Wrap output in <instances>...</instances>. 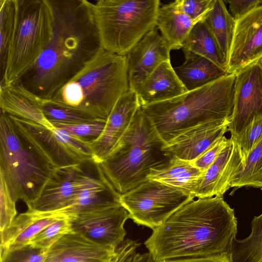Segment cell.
Returning <instances> with one entry per match:
<instances>
[{
	"instance_id": "obj_27",
	"label": "cell",
	"mask_w": 262,
	"mask_h": 262,
	"mask_svg": "<svg viewBox=\"0 0 262 262\" xmlns=\"http://www.w3.org/2000/svg\"><path fill=\"white\" fill-rule=\"evenodd\" d=\"M182 49L184 52H191L208 59L227 72V61L205 20L195 24Z\"/></svg>"
},
{
	"instance_id": "obj_11",
	"label": "cell",
	"mask_w": 262,
	"mask_h": 262,
	"mask_svg": "<svg viewBox=\"0 0 262 262\" xmlns=\"http://www.w3.org/2000/svg\"><path fill=\"white\" fill-rule=\"evenodd\" d=\"M15 117L36 139L57 167L80 164L93 160L89 143L68 131L54 126L49 128Z\"/></svg>"
},
{
	"instance_id": "obj_36",
	"label": "cell",
	"mask_w": 262,
	"mask_h": 262,
	"mask_svg": "<svg viewBox=\"0 0 262 262\" xmlns=\"http://www.w3.org/2000/svg\"><path fill=\"white\" fill-rule=\"evenodd\" d=\"M16 203L5 179L0 175V231L8 228L16 217Z\"/></svg>"
},
{
	"instance_id": "obj_46",
	"label": "cell",
	"mask_w": 262,
	"mask_h": 262,
	"mask_svg": "<svg viewBox=\"0 0 262 262\" xmlns=\"http://www.w3.org/2000/svg\"><path fill=\"white\" fill-rule=\"evenodd\" d=\"M261 190H262V187L261 188Z\"/></svg>"
},
{
	"instance_id": "obj_39",
	"label": "cell",
	"mask_w": 262,
	"mask_h": 262,
	"mask_svg": "<svg viewBox=\"0 0 262 262\" xmlns=\"http://www.w3.org/2000/svg\"><path fill=\"white\" fill-rule=\"evenodd\" d=\"M230 140V138H227L225 136L222 137L192 162L204 172L214 162Z\"/></svg>"
},
{
	"instance_id": "obj_40",
	"label": "cell",
	"mask_w": 262,
	"mask_h": 262,
	"mask_svg": "<svg viewBox=\"0 0 262 262\" xmlns=\"http://www.w3.org/2000/svg\"><path fill=\"white\" fill-rule=\"evenodd\" d=\"M224 2L235 21L262 6V0H228Z\"/></svg>"
},
{
	"instance_id": "obj_9",
	"label": "cell",
	"mask_w": 262,
	"mask_h": 262,
	"mask_svg": "<svg viewBox=\"0 0 262 262\" xmlns=\"http://www.w3.org/2000/svg\"><path fill=\"white\" fill-rule=\"evenodd\" d=\"M193 199L163 183L147 179L120 195V202L135 223L153 230Z\"/></svg>"
},
{
	"instance_id": "obj_18",
	"label": "cell",
	"mask_w": 262,
	"mask_h": 262,
	"mask_svg": "<svg viewBox=\"0 0 262 262\" xmlns=\"http://www.w3.org/2000/svg\"><path fill=\"white\" fill-rule=\"evenodd\" d=\"M88 162L83 184L72 203L60 212L75 216L87 211L121 205L120 194L105 178L98 164L93 172L88 167Z\"/></svg>"
},
{
	"instance_id": "obj_25",
	"label": "cell",
	"mask_w": 262,
	"mask_h": 262,
	"mask_svg": "<svg viewBox=\"0 0 262 262\" xmlns=\"http://www.w3.org/2000/svg\"><path fill=\"white\" fill-rule=\"evenodd\" d=\"M197 22L183 13L175 1L159 8L156 28L171 50L182 49L183 44Z\"/></svg>"
},
{
	"instance_id": "obj_21",
	"label": "cell",
	"mask_w": 262,
	"mask_h": 262,
	"mask_svg": "<svg viewBox=\"0 0 262 262\" xmlns=\"http://www.w3.org/2000/svg\"><path fill=\"white\" fill-rule=\"evenodd\" d=\"M70 216L59 211L42 212L28 209L17 215L11 225L1 232V248H20L54 221Z\"/></svg>"
},
{
	"instance_id": "obj_43",
	"label": "cell",
	"mask_w": 262,
	"mask_h": 262,
	"mask_svg": "<svg viewBox=\"0 0 262 262\" xmlns=\"http://www.w3.org/2000/svg\"><path fill=\"white\" fill-rule=\"evenodd\" d=\"M151 256L149 252L135 253L126 262H150Z\"/></svg>"
},
{
	"instance_id": "obj_3",
	"label": "cell",
	"mask_w": 262,
	"mask_h": 262,
	"mask_svg": "<svg viewBox=\"0 0 262 262\" xmlns=\"http://www.w3.org/2000/svg\"><path fill=\"white\" fill-rule=\"evenodd\" d=\"M235 73L172 99L141 106L165 145L196 126L230 120Z\"/></svg>"
},
{
	"instance_id": "obj_5",
	"label": "cell",
	"mask_w": 262,
	"mask_h": 262,
	"mask_svg": "<svg viewBox=\"0 0 262 262\" xmlns=\"http://www.w3.org/2000/svg\"><path fill=\"white\" fill-rule=\"evenodd\" d=\"M57 167L30 132L1 111L0 175L14 200L27 206L34 202Z\"/></svg>"
},
{
	"instance_id": "obj_30",
	"label": "cell",
	"mask_w": 262,
	"mask_h": 262,
	"mask_svg": "<svg viewBox=\"0 0 262 262\" xmlns=\"http://www.w3.org/2000/svg\"><path fill=\"white\" fill-rule=\"evenodd\" d=\"M16 19L15 0H0V70L1 82L6 68L13 39Z\"/></svg>"
},
{
	"instance_id": "obj_33",
	"label": "cell",
	"mask_w": 262,
	"mask_h": 262,
	"mask_svg": "<svg viewBox=\"0 0 262 262\" xmlns=\"http://www.w3.org/2000/svg\"><path fill=\"white\" fill-rule=\"evenodd\" d=\"M41 108L44 115L51 123L76 124L97 119L80 112L56 105L48 101L42 102Z\"/></svg>"
},
{
	"instance_id": "obj_37",
	"label": "cell",
	"mask_w": 262,
	"mask_h": 262,
	"mask_svg": "<svg viewBox=\"0 0 262 262\" xmlns=\"http://www.w3.org/2000/svg\"><path fill=\"white\" fill-rule=\"evenodd\" d=\"M175 2L181 11L198 23L205 20L214 0H177Z\"/></svg>"
},
{
	"instance_id": "obj_12",
	"label": "cell",
	"mask_w": 262,
	"mask_h": 262,
	"mask_svg": "<svg viewBox=\"0 0 262 262\" xmlns=\"http://www.w3.org/2000/svg\"><path fill=\"white\" fill-rule=\"evenodd\" d=\"M129 218L121 205L78 214L72 219V226L73 231L116 249L124 241L126 232L124 226Z\"/></svg>"
},
{
	"instance_id": "obj_28",
	"label": "cell",
	"mask_w": 262,
	"mask_h": 262,
	"mask_svg": "<svg viewBox=\"0 0 262 262\" xmlns=\"http://www.w3.org/2000/svg\"><path fill=\"white\" fill-rule=\"evenodd\" d=\"M205 21L227 63L235 20L230 13L224 1L214 0L213 7L208 14Z\"/></svg>"
},
{
	"instance_id": "obj_6",
	"label": "cell",
	"mask_w": 262,
	"mask_h": 262,
	"mask_svg": "<svg viewBox=\"0 0 262 262\" xmlns=\"http://www.w3.org/2000/svg\"><path fill=\"white\" fill-rule=\"evenodd\" d=\"M165 146L140 107L116 147L98 165L121 195L146 181L152 169L169 162L172 156Z\"/></svg>"
},
{
	"instance_id": "obj_24",
	"label": "cell",
	"mask_w": 262,
	"mask_h": 262,
	"mask_svg": "<svg viewBox=\"0 0 262 262\" xmlns=\"http://www.w3.org/2000/svg\"><path fill=\"white\" fill-rule=\"evenodd\" d=\"M203 172L192 162L172 157L163 167L153 169L147 177L195 198Z\"/></svg>"
},
{
	"instance_id": "obj_34",
	"label": "cell",
	"mask_w": 262,
	"mask_h": 262,
	"mask_svg": "<svg viewBox=\"0 0 262 262\" xmlns=\"http://www.w3.org/2000/svg\"><path fill=\"white\" fill-rule=\"evenodd\" d=\"M106 120L97 119L90 122L76 124H51L55 127L68 131L78 139L89 144L101 135L104 128Z\"/></svg>"
},
{
	"instance_id": "obj_26",
	"label": "cell",
	"mask_w": 262,
	"mask_h": 262,
	"mask_svg": "<svg viewBox=\"0 0 262 262\" xmlns=\"http://www.w3.org/2000/svg\"><path fill=\"white\" fill-rule=\"evenodd\" d=\"M184 53V62L174 70L187 91L201 88L228 74L205 57L191 52Z\"/></svg>"
},
{
	"instance_id": "obj_32",
	"label": "cell",
	"mask_w": 262,
	"mask_h": 262,
	"mask_svg": "<svg viewBox=\"0 0 262 262\" xmlns=\"http://www.w3.org/2000/svg\"><path fill=\"white\" fill-rule=\"evenodd\" d=\"M74 216L60 219L52 223L35 235L29 244L48 250L63 235L73 231L72 220Z\"/></svg>"
},
{
	"instance_id": "obj_44",
	"label": "cell",
	"mask_w": 262,
	"mask_h": 262,
	"mask_svg": "<svg viewBox=\"0 0 262 262\" xmlns=\"http://www.w3.org/2000/svg\"><path fill=\"white\" fill-rule=\"evenodd\" d=\"M150 262H165V260L163 261H153L152 260Z\"/></svg>"
},
{
	"instance_id": "obj_7",
	"label": "cell",
	"mask_w": 262,
	"mask_h": 262,
	"mask_svg": "<svg viewBox=\"0 0 262 262\" xmlns=\"http://www.w3.org/2000/svg\"><path fill=\"white\" fill-rule=\"evenodd\" d=\"M159 0H99L93 3L101 47L120 55L156 28Z\"/></svg>"
},
{
	"instance_id": "obj_1",
	"label": "cell",
	"mask_w": 262,
	"mask_h": 262,
	"mask_svg": "<svg viewBox=\"0 0 262 262\" xmlns=\"http://www.w3.org/2000/svg\"><path fill=\"white\" fill-rule=\"evenodd\" d=\"M50 2L53 13L52 38L36 61L17 80L45 101L50 100L102 48L92 2Z\"/></svg>"
},
{
	"instance_id": "obj_13",
	"label": "cell",
	"mask_w": 262,
	"mask_h": 262,
	"mask_svg": "<svg viewBox=\"0 0 262 262\" xmlns=\"http://www.w3.org/2000/svg\"><path fill=\"white\" fill-rule=\"evenodd\" d=\"M86 174L85 162L57 167L45 184L38 197L28 209L42 212L61 211L73 202Z\"/></svg>"
},
{
	"instance_id": "obj_38",
	"label": "cell",
	"mask_w": 262,
	"mask_h": 262,
	"mask_svg": "<svg viewBox=\"0 0 262 262\" xmlns=\"http://www.w3.org/2000/svg\"><path fill=\"white\" fill-rule=\"evenodd\" d=\"M261 138L262 117L253 121L237 140L244 164L250 152Z\"/></svg>"
},
{
	"instance_id": "obj_41",
	"label": "cell",
	"mask_w": 262,
	"mask_h": 262,
	"mask_svg": "<svg viewBox=\"0 0 262 262\" xmlns=\"http://www.w3.org/2000/svg\"><path fill=\"white\" fill-rule=\"evenodd\" d=\"M139 244L133 240L126 239L116 249L115 255L107 262H126L136 253Z\"/></svg>"
},
{
	"instance_id": "obj_17",
	"label": "cell",
	"mask_w": 262,
	"mask_h": 262,
	"mask_svg": "<svg viewBox=\"0 0 262 262\" xmlns=\"http://www.w3.org/2000/svg\"><path fill=\"white\" fill-rule=\"evenodd\" d=\"M214 162L203 172L195 198L223 196L230 183L243 168L244 162L239 144L234 137Z\"/></svg>"
},
{
	"instance_id": "obj_10",
	"label": "cell",
	"mask_w": 262,
	"mask_h": 262,
	"mask_svg": "<svg viewBox=\"0 0 262 262\" xmlns=\"http://www.w3.org/2000/svg\"><path fill=\"white\" fill-rule=\"evenodd\" d=\"M262 117V64H251L235 73L234 103L228 131L237 140Z\"/></svg>"
},
{
	"instance_id": "obj_23",
	"label": "cell",
	"mask_w": 262,
	"mask_h": 262,
	"mask_svg": "<svg viewBox=\"0 0 262 262\" xmlns=\"http://www.w3.org/2000/svg\"><path fill=\"white\" fill-rule=\"evenodd\" d=\"M135 91L141 106L168 100L187 92L170 61L162 63Z\"/></svg>"
},
{
	"instance_id": "obj_14",
	"label": "cell",
	"mask_w": 262,
	"mask_h": 262,
	"mask_svg": "<svg viewBox=\"0 0 262 262\" xmlns=\"http://www.w3.org/2000/svg\"><path fill=\"white\" fill-rule=\"evenodd\" d=\"M262 59V6L235 21L227 74L235 73Z\"/></svg>"
},
{
	"instance_id": "obj_35",
	"label": "cell",
	"mask_w": 262,
	"mask_h": 262,
	"mask_svg": "<svg viewBox=\"0 0 262 262\" xmlns=\"http://www.w3.org/2000/svg\"><path fill=\"white\" fill-rule=\"evenodd\" d=\"M47 251L30 244L10 250L1 248L0 262H45Z\"/></svg>"
},
{
	"instance_id": "obj_22",
	"label": "cell",
	"mask_w": 262,
	"mask_h": 262,
	"mask_svg": "<svg viewBox=\"0 0 262 262\" xmlns=\"http://www.w3.org/2000/svg\"><path fill=\"white\" fill-rule=\"evenodd\" d=\"M45 100L28 91L18 81L0 84L1 111L49 128L54 126L47 119L41 108Z\"/></svg>"
},
{
	"instance_id": "obj_16",
	"label": "cell",
	"mask_w": 262,
	"mask_h": 262,
	"mask_svg": "<svg viewBox=\"0 0 262 262\" xmlns=\"http://www.w3.org/2000/svg\"><path fill=\"white\" fill-rule=\"evenodd\" d=\"M170 51L157 28L146 34L126 54L129 89L135 90L162 63L170 61Z\"/></svg>"
},
{
	"instance_id": "obj_15",
	"label": "cell",
	"mask_w": 262,
	"mask_h": 262,
	"mask_svg": "<svg viewBox=\"0 0 262 262\" xmlns=\"http://www.w3.org/2000/svg\"><path fill=\"white\" fill-rule=\"evenodd\" d=\"M140 107L135 90L129 89L119 98L106 119L101 135L89 143L96 163L104 161L115 149Z\"/></svg>"
},
{
	"instance_id": "obj_42",
	"label": "cell",
	"mask_w": 262,
	"mask_h": 262,
	"mask_svg": "<svg viewBox=\"0 0 262 262\" xmlns=\"http://www.w3.org/2000/svg\"><path fill=\"white\" fill-rule=\"evenodd\" d=\"M165 262H231L228 253H222L209 256L176 258L165 260Z\"/></svg>"
},
{
	"instance_id": "obj_8",
	"label": "cell",
	"mask_w": 262,
	"mask_h": 262,
	"mask_svg": "<svg viewBox=\"0 0 262 262\" xmlns=\"http://www.w3.org/2000/svg\"><path fill=\"white\" fill-rule=\"evenodd\" d=\"M15 2L14 35L0 84L17 80L38 58L53 35V13L50 0Z\"/></svg>"
},
{
	"instance_id": "obj_19",
	"label": "cell",
	"mask_w": 262,
	"mask_h": 262,
	"mask_svg": "<svg viewBox=\"0 0 262 262\" xmlns=\"http://www.w3.org/2000/svg\"><path fill=\"white\" fill-rule=\"evenodd\" d=\"M116 249L73 231L48 250L45 262H107L115 255Z\"/></svg>"
},
{
	"instance_id": "obj_31",
	"label": "cell",
	"mask_w": 262,
	"mask_h": 262,
	"mask_svg": "<svg viewBox=\"0 0 262 262\" xmlns=\"http://www.w3.org/2000/svg\"><path fill=\"white\" fill-rule=\"evenodd\" d=\"M262 187V138L254 146L243 168L232 179L230 187Z\"/></svg>"
},
{
	"instance_id": "obj_2",
	"label": "cell",
	"mask_w": 262,
	"mask_h": 262,
	"mask_svg": "<svg viewBox=\"0 0 262 262\" xmlns=\"http://www.w3.org/2000/svg\"><path fill=\"white\" fill-rule=\"evenodd\" d=\"M237 226L223 196L193 199L153 230L144 245L153 261L230 254Z\"/></svg>"
},
{
	"instance_id": "obj_4",
	"label": "cell",
	"mask_w": 262,
	"mask_h": 262,
	"mask_svg": "<svg viewBox=\"0 0 262 262\" xmlns=\"http://www.w3.org/2000/svg\"><path fill=\"white\" fill-rule=\"evenodd\" d=\"M129 89L126 55L101 48L48 101L106 120L118 100Z\"/></svg>"
},
{
	"instance_id": "obj_20",
	"label": "cell",
	"mask_w": 262,
	"mask_h": 262,
	"mask_svg": "<svg viewBox=\"0 0 262 262\" xmlns=\"http://www.w3.org/2000/svg\"><path fill=\"white\" fill-rule=\"evenodd\" d=\"M230 120L214 121L194 127L165 145L172 157L193 162L228 131Z\"/></svg>"
},
{
	"instance_id": "obj_29",
	"label": "cell",
	"mask_w": 262,
	"mask_h": 262,
	"mask_svg": "<svg viewBox=\"0 0 262 262\" xmlns=\"http://www.w3.org/2000/svg\"><path fill=\"white\" fill-rule=\"evenodd\" d=\"M251 225L249 236L234 241L230 252L231 262H262V213L254 217Z\"/></svg>"
},
{
	"instance_id": "obj_45",
	"label": "cell",
	"mask_w": 262,
	"mask_h": 262,
	"mask_svg": "<svg viewBox=\"0 0 262 262\" xmlns=\"http://www.w3.org/2000/svg\"><path fill=\"white\" fill-rule=\"evenodd\" d=\"M259 61L262 64V59Z\"/></svg>"
}]
</instances>
